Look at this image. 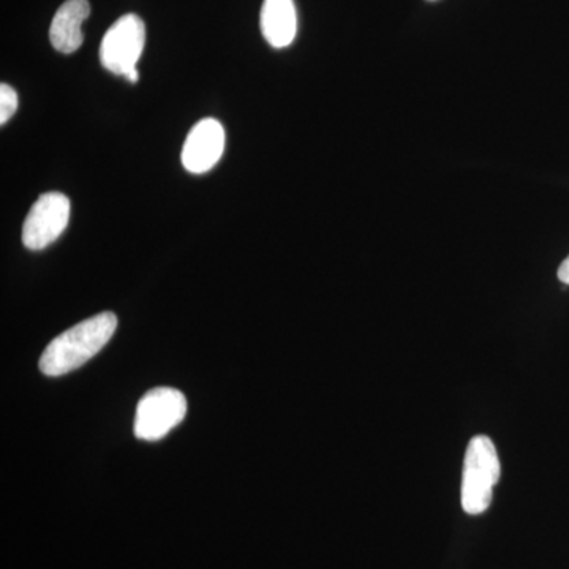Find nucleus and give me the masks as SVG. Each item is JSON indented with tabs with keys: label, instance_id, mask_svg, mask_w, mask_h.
<instances>
[{
	"label": "nucleus",
	"instance_id": "7",
	"mask_svg": "<svg viewBox=\"0 0 569 569\" xmlns=\"http://www.w3.org/2000/svg\"><path fill=\"white\" fill-rule=\"evenodd\" d=\"M91 14V6L88 0H67L52 18L50 40L56 51L62 54H71L80 50L84 36H82V22Z\"/></svg>",
	"mask_w": 569,
	"mask_h": 569
},
{
	"label": "nucleus",
	"instance_id": "2",
	"mask_svg": "<svg viewBox=\"0 0 569 569\" xmlns=\"http://www.w3.org/2000/svg\"><path fill=\"white\" fill-rule=\"evenodd\" d=\"M500 473V460L492 440L486 436L471 438L463 460L460 490V501L467 515L479 516L488 511Z\"/></svg>",
	"mask_w": 569,
	"mask_h": 569
},
{
	"label": "nucleus",
	"instance_id": "3",
	"mask_svg": "<svg viewBox=\"0 0 569 569\" xmlns=\"http://www.w3.org/2000/svg\"><path fill=\"white\" fill-rule=\"evenodd\" d=\"M187 415V399L173 388H156L146 392L134 415V436L142 441L167 437Z\"/></svg>",
	"mask_w": 569,
	"mask_h": 569
},
{
	"label": "nucleus",
	"instance_id": "6",
	"mask_svg": "<svg viewBox=\"0 0 569 569\" xmlns=\"http://www.w3.org/2000/svg\"><path fill=\"white\" fill-rule=\"evenodd\" d=\"M224 149V130L216 119H203L183 142L182 164L189 173L203 174L219 162Z\"/></svg>",
	"mask_w": 569,
	"mask_h": 569
},
{
	"label": "nucleus",
	"instance_id": "9",
	"mask_svg": "<svg viewBox=\"0 0 569 569\" xmlns=\"http://www.w3.org/2000/svg\"><path fill=\"white\" fill-rule=\"evenodd\" d=\"M18 93L9 84L0 86V123L10 121L11 116L18 110Z\"/></svg>",
	"mask_w": 569,
	"mask_h": 569
},
{
	"label": "nucleus",
	"instance_id": "4",
	"mask_svg": "<svg viewBox=\"0 0 569 569\" xmlns=\"http://www.w3.org/2000/svg\"><path fill=\"white\" fill-rule=\"evenodd\" d=\"M144 44V22L137 14H123L104 33L100 44V61L111 73L126 78L137 70Z\"/></svg>",
	"mask_w": 569,
	"mask_h": 569
},
{
	"label": "nucleus",
	"instance_id": "10",
	"mask_svg": "<svg viewBox=\"0 0 569 569\" xmlns=\"http://www.w3.org/2000/svg\"><path fill=\"white\" fill-rule=\"evenodd\" d=\"M559 279L561 282L569 284V257L559 268Z\"/></svg>",
	"mask_w": 569,
	"mask_h": 569
},
{
	"label": "nucleus",
	"instance_id": "5",
	"mask_svg": "<svg viewBox=\"0 0 569 569\" xmlns=\"http://www.w3.org/2000/svg\"><path fill=\"white\" fill-rule=\"evenodd\" d=\"M70 220V200L63 193L48 192L40 194L32 206L24 227L22 244L29 250H43L52 244L66 231Z\"/></svg>",
	"mask_w": 569,
	"mask_h": 569
},
{
	"label": "nucleus",
	"instance_id": "1",
	"mask_svg": "<svg viewBox=\"0 0 569 569\" xmlns=\"http://www.w3.org/2000/svg\"><path fill=\"white\" fill-rule=\"evenodd\" d=\"M118 317L112 312L99 313L67 329L44 348L40 358L41 373L62 377L86 365L114 336Z\"/></svg>",
	"mask_w": 569,
	"mask_h": 569
},
{
	"label": "nucleus",
	"instance_id": "8",
	"mask_svg": "<svg viewBox=\"0 0 569 569\" xmlns=\"http://www.w3.org/2000/svg\"><path fill=\"white\" fill-rule=\"evenodd\" d=\"M260 24L266 41L272 48L290 47L298 32L293 0H264Z\"/></svg>",
	"mask_w": 569,
	"mask_h": 569
}]
</instances>
